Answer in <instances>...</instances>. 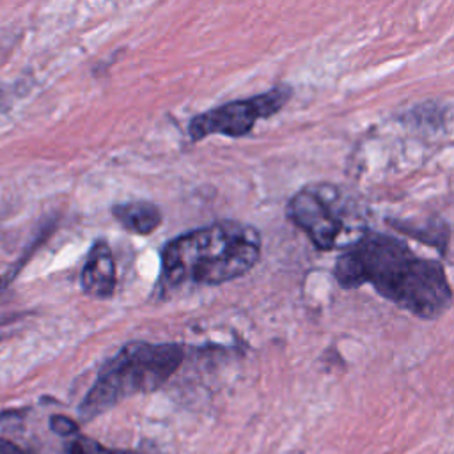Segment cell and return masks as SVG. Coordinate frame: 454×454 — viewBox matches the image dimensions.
<instances>
[{"label":"cell","mask_w":454,"mask_h":454,"mask_svg":"<svg viewBox=\"0 0 454 454\" xmlns=\"http://www.w3.org/2000/svg\"><path fill=\"white\" fill-rule=\"evenodd\" d=\"M0 454H30L27 450H23L21 447H18L16 443L0 438Z\"/></svg>","instance_id":"cell-10"},{"label":"cell","mask_w":454,"mask_h":454,"mask_svg":"<svg viewBox=\"0 0 454 454\" xmlns=\"http://www.w3.org/2000/svg\"><path fill=\"white\" fill-rule=\"evenodd\" d=\"M114 218L131 234L147 236L161 225V211L151 200H129L112 206Z\"/></svg>","instance_id":"cell-7"},{"label":"cell","mask_w":454,"mask_h":454,"mask_svg":"<svg viewBox=\"0 0 454 454\" xmlns=\"http://www.w3.org/2000/svg\"><path fill=\"white\" fill-rule=\"evenodd\" d=\"M50 427L59 434H74L78 431L76 422H73L71 419L62 417V415H53L50 420Z\"/></svg>","instance_id":"cell-9"},{"label":"cell","mask_w":454,"mask_h":454,"mask_svg":"<svg viewBox=\"0 0 454 454\" xmlns=\"http://www.w3.org/2000/svg\"><path fill=\"white\" fill-rule=\"evenodd\" d=\"M184 348L176 342L133 340L108 360L80 404V417L90 420L126 397L158 390L179 369Z\"/></svg>","instance_id":"cell-3"},{"label":"cell","mask_w":454,"mask_h":454,"mask_svg":"<svg viewBox=\"0 0 454 454\" xmlns=\"http://www.w3.org/2000/svg\"><path fill=\"white\" fill-rule=\"evenodd\" d=\"M289 220L317 250H346L369 229L349 199L332 184H309L287 204Z\"/></svg>","instance_id":"cell-4"},{"label":"cell","mask_w":454,"mask_h":454,"mask_svg":"<svg viewBox=\"0 0 454 454\" xmlns=\"http://www.w3.org/2000/svg\"><path fill=\"white\" fill-rule=\"evenodd\" d=\"M293 96L289 85H278L268 92L223 103L195 115L188 122V135L199 142L209 135H225L232 138L250 133L257 121L275 115Z\"/></svg>","instance_id":"cell-5"},{"label":"cell","mask_w":454,"mask_h":454,"mask_svg":"<svg viewBox=\"0 0 454 454\" xmlns=\"http://www.w3.org/2000/svg\"><path fill=\"white\" fill-rule=\"evenodd\" d=\"M160 255V296L188 284L220 286L243 277L257 264L261 234L248 223L222 220L170 239Z\"/></svg>","instance_id":"cell-2"},{"label":"cell","mask_w":454,"mask_h":454,"mask_svg":"<svg viewBox=\"0 0 454 454\" xmlns=\"http://www.w3.org/2000/svg\"><path fill=\"white\" fill-rule=\"evenodd\" d=\"M115 282L117 275L112 248L105 239H96L80 275L82 291L90 298L108 300L114 296Z\"/></svg>","instance_id":"cell-6"},{"label":"cell","mask_w":454,"mask_h":454,"mask_svg":"<svg viewBox=\"0 0 454 454\" xmlns=\"http://www.w3.org/2000/svg\"><path fill=\"white\" fill-rule=\"evenodd\" d=\"M333 275L344 289L369 284L378 294L420 319H436L452 303L442 262L422 259L404 241L374 231H367L342 250Z\"/></svg>","instance_id":"cell-1"},{"label":"cell","mask_w":454,"mask_h":454,"mask_svg":"<svg viewBox=\"0 0 454 454\" xmlns=\"http://www.w3.org/2000/svg\"><path fill=\"white\" fill-rule=\"evenodd\" d=\"M60 454H137L133 450H117V449H106L101 443L90 440V438H83V436H76L69 442L64 443Z\"/></svg>","instance_id":"cell-8"}]
</instances>
